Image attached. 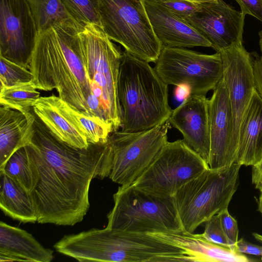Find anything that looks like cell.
<instances>
[{
    "mask_svg": "<svg viewBox=\"0 0 262 262\" xmlns=\"http://www.w3.org/2000/svg\"><path fill=\"white\" fill-rule=\"evenodd\" d=\"M260 194L259 197L258 203V211L262 214V190H260Z\"/></svg>",
    "mask_w": 262,
    "mask_h": 262,
    "instance_id": "cell-37",
    "label": "cell"
},
{
    "mask_svg": "<svg viewBox=\"0 0 262 262\" xmlns=\"http://www.w3.org/2000/svg\"><path fill=\"white\" fill-rule=\"evenodd\" d=\"M0 170L4 171L30 193L34 187L33 177L26 148L16 150L7 160Z\"/></svg>",
    "mask_w": 262,
    "mask_h": 262,
    "instance_id": "cell-27",
    "label": "cell"
},
{
    "mask_svg": "<svg viewBox=\"0 0 262 262\" xmlns=\"http://www.w3.org/2000/svg\"><path fill=\"white\" fill-rule=\"evenodd\" d=\"M37 36L27 0H0V56L29 69Z\"/></svg>",
    "mask_w": 262,
    "mask_h": 262,
    "instance_id": "cell-13",
    "label": "cell"
},
{
    "mask_svg": "<svg viewBox=\"0 0 262 262\" xmlns=\"http://www.w3.org/2000/svg\"><path fill=\"white\" fill-rule=\"evenodd\" d=\"M31 71L0 56V88L32 81Z\"/></svg>",
    "mask_w": 262,
    "mask_h": 262,
    "instance_id": "cell-29",
    "label": "cell"
},
{
    "mask_svg": "<svg viewBox=\"0 0 262 262\" xmlns=\"http://www.w3.org/2000/svg\"><path fill=\"white\" fill-rule=\"evenodd\" d=\"M155 70L168 85H184L190 95H206L223 77L220 52L202 54L183 48L162 47Z\"/></svg>",
    "mask_w": 262,
    "mask_h": 262,
    "instance_id": "cell-10",
    "label": "cell"
},
{
    "mask_svg": "<svg viewBox=\"0 0 262 262\" xmlns=\"http://www.w3.org/2000/svg\"><path fill=\"white\" fill-rule=\"evenodd\" d=\"M223 67V79L228 91L232 115L230 157L235 163L241 122L255 90L253 59L242 42L219 52Z\"/></svg>",
    "mask_w": 262,
    "mask_h": 262,
    "instance_id": "cell-12",
    "label": "cell"
},
{
    "mask_svg": "<svg viewBox=\"0 0 262 262\" xmlns=\"http://www.w3.org/2000/svg\"><path fill=\"white\" fill-rule=\"evenodd\" d=\"M241 7V13L249 14L262 22V0H235Z\"/></svg>",
    "mask_w": 262,
    "mask_h": 262,
    "instance_id": "cell-33",
    "label": "cell"
},
{
    "mask_svg": "<svg viewBox=\"0 0 262 262\" xmlns=\"http://www.w3.org/2000/svg\"><path fill=\"white\" fill-rule=\"evenodd\" d=\"M144 1L151 2H155V3H161V2L168 1V0H144Z\"/></svg>",
    "mask_w": 262,
    "mask_h": 262,
    "instance_id": "cell-41",
    "label": "cell"
},
{
    "mask_svg": "<svg viewBox=\"0 0 262 262\" xmlns=\"http://www.w3.org/2000/svg\"><path fill=\"white\" fill-rule=\"evenodd\" d=\"M53 258V251L45 248L32 234L1 221V262H50Z\"/></svg>",
    "mask_w": 262,
    "mask_h": 262,
    "instance_id": "cell-20",
    "label": "cell"
},
{
    "mask_svg": "<svg viewBox=\"0 0 262 262\" xmlns=\"http://www.w3.org/2000/svg\"><path fill=\"white\" fill-rule=\"evenodd\" d=\"M158 3L174 15L185 19L200 10L202 4L189 0H168Z\"/></svg>",
    "mask_w": 262,
    "mask_h": 262,
    "instance_id": "cell-30",
    "label": "cell"
},
{
    "mask_svg": "<svg viewBox=\"0 0 262 262\" xmlns=\"http://www.w3.org/2000/svg\"><path fill=\"white\" fill-rule=\"evenodd\" d=\"M144 2L153 30L163 47H211L210 42L186 19L158 3Z\"/></svg>",
    "mask_w": 262,
    "mask_h": 262,
    "instance_id": "cell-17",
    "label": "cell"
},
{
    "mask_svg": "<svg viewBox=\"0 0 262 262\" xmlns=\"http://www.w3.org/2000/svg\"><path fill=\"white\" fill-rule=\"evenodd\" d=\"M184 250L192 261L249 262L246 255L230 246L211 242L202 234L181 232L152 234Z\"/></svg>",
    "mask_w": 262,
    "mask_h": 262,
    "instance_id": "cell-19",
    "label": "cell"
},
{
    "mask_svg": "<svg viewBox=\"0 0 262 262\" xmlns=\"http://www.w3.org/2000/svg\"><path fill=\"white\" fill-rule=\"evenodd\" d=\"M0 90V105L24 114L29 113L41 97L32 80Z\"/></svg>",
    "mask_w": 262,
    "mask_h": 262,
    "instance_id": "cell-25",
    "label": "cell"
},
{
    "mask_svg": "<svg viewBox=\"0 0 262 262\" xmlns=\"http://www.w3.org/2000/svg\"><path fill=\"white\" fill-rule=\"evenodd\" d=\"M121 130H146L167 121L172 112L168 88L149 62L122 52L118 81Z\"/></svg>",
    "mask_w": 262,
    "mask_h": 262,
    "instance_id": "cell-4",
    "label": "cell"
},
{
    "mask_svg": "<svg viewBox=\"0 0 262 262\" xmlns=\"http://www.w3.org/2000/svg\"><path fill=\"white\" fill-rule=\"evenodd\" d=\"M262 156V97L254 90L241 124L235 163L252 166Z\"/></svg>",
    "mask_w": 262,
    "mask_h": 262,
    "instance_id": "cell-21",
    "label": "cell"
},
{
    "mask_svg": "<svg viewBox=\"0 0 262 262\" xmlns=\"http://www.w3.org/2000/svg\"><path fill=\"white\" fill-rule=\"evenodd\" d=\"M183 135V140L208 164L210 151L209 99L205 95H189L168 119Z\"/></svg>",
    "mask_w": 262,
    "mask_h": 262,
    "instance_id": "cell-15",
    "label": "cell"
},
{
    "mask_svg": "<svg viewBox=\"0 0 262 262\" xmlns=\"http://www.w3.org/2000/svg\"><path fill=\"white\" fill-rule=\"evenodd\" d=\"M252 69L255 89L262 97V55L253 59Z\"/></svg>",
    "mask_w": 262,
    "mask_h": 262,
    "instance_id": "cell-35",
    "label": "cell"
},
{
    "mask_svg": "<svg viewBox=\"0 0 262 262\" xmlns=\"http://www.w3.org/2000/svg\"><path fill=\"white\" fill-rule=\"evenodd\" d=\"M34 115L24 146L33 177L34 187L30 194L37 222L74 226L89 209L92 179L110 176L111 143L108 138L105 143L90 144L86 148L72 147L56 138Z\"/></svg>",
    "mask_w": 262,
    "mask_h": 262,
    "instance_id": "cell-1",
    "label": "cell"
},
{
    "mask_svg": "<svg viewBox=\"0 0 262 262\" xmlns=\"http://www.w3.org/2000/svg\"><path fill=\"white\" fill-rule=\"evenodd\" d=\"M38 35L63 23L73 20L61 0H27Z\"/></svg>",
    "mask_w": 262,
    "mask_h": 262,
    "instance_id": "cell-24",
    "label": "cell"
},
{
    "mask_svg": "<svg viewBox=\"0 0 262 262\" xmlns=\"http://www.w3.org/2000/svg\"><path fill=\"white\" fill-rule=\"evenodd\" d=\"M36 116L58 140L79 149L90 143L84 133L76 123L66 107V102L52 95L40 97L33 106Z\"/></svg>",
    "mask_w": 262,
    "mask_h": 262,
    "instance_id": "cell-18",
    "label": "cell"
},
{
    "mask_svg": "<svg viewBox=\"0 0 262 262\" xmlns=\"http://www.w3.org/2000/svg\"><path fill=\"white\" fill-rule=\"evenodd\" d=\"M259 46L262 55V30L259 33Z\"/></svg>",
    "mask_w": 262,
    "mask_h": 262,
    "instance_id": "cell-40",
    "label": "cell"
},
{
    "mask_svg": "<svg viewBox=\"0 0 262 262\" xmlns=\"http://www.w3.org/2000/svg\"><path fill=\"white\" fill-rule=\"evenodd\" d=\"M253 235L255 237L256 239H257L258 241H259L260 243L262 244V235L257 233H253Z\"/></svg>",
    "mask_w": 262,
    "mask_h": 262,
    "instance_id": "cell-39",
    "label": "cell"
},
{
    "mask_svg": "<svg viewBox=\"0 0 262 262\" xmlns=\"http://www.w3.org/2000/svg\"><path fill=\"white\" fill-rule=\"evenodd\" d=\"M222 228L229 242L230 246L234 249L238 241V229L237 221L230 214L228 209L220 213Z\"/></svg>",
    "mask_w": 262,
    "mask_h": 262,
    "instance_id": "cell-32",
    "label": "cell"
},
{
    "mask_svg": "<svg viewBox=\"0 0 262 262\" xmlns=\"http://www.w3.org/2000/svg\"><path fill=\"white\" fill-rule=\"evenodd\" d=\"M234 248L241 253L260 256L262 260V246L249 243L243 238L238 240Z\"/></svg>",
    "mask_w": 262,
    "mask_h": 262,
    "instance_id": "cell-34",
    "label": "cell"
},
{
    "mask_svg": "<svg viewBox=\"0 0 262 262\" xmlns=\"http://www.w3.org/2000/svg\"><path fill=\"white\" fill-rule=\"evenodd\" d=\"M193 2H196L198 3H216L217 2V0H189Z\"/></svg>",
    "mask_w": 262,
    "mask_h": 262,
    "instance_id": "cell-38",
    "label": "cell"
},
{
    "mask_svg": "<svg viewBox=\"0 0 262 262\" xmlns=\"http://www.w3.org/2000/svg\"><path fill=\"white\" fill-rule=\"evenodd\" d=\"M241 165L207 169L181 186L173 195L184 232L192 233L202 223L228 209L238 184Z\"/></svg>",
    "mask_w": 262,
    "mask_h": 262,
    "instance_id": "cell-7",
    "label": "cell"
},
{
    "mask_svg": "<svg viewBox=\"0 0 262 262\" xmlns=\"http://www.w3.org/2000/svg\"><path fill=\"white\" fill-rule=\"evenodd\" d=\"M209 100L210 151L208 165L218 170L232 166L229 154L232 115L223 77L213 90Z\"/></svg>",
    "mask_w": 262,
    "mask_h": 262,
    "instance_id": "cell-16",
    "label": "cell"
},
{
    "mask_svg": "<svg viewBox=\"0 0 262 262\" xmlns=\"http://www.w3.org/2000/svg\"><path fill=\"white\" fill-rule=\"evenodd\" d=\"M102 29L125 51L156 62L162 45L153 30L144 0H99Z\"/></svg>",
    "mask_w": 262,
    "mask_h": 262,
    "instance_id": "cell-8",
    "label": "cell"
},
{
    "mask_svg": "<svg viewBox=\"0 0 262 262\" xmlns=\"http://www.w3.org/2000/svg\"><path fill=\"white\" fill-rule=\"evenodd\" d=\"M169 120L151 128L112 133L113 159L109 178L121 186L134 184L157 159L167 141Z\"/></svg>",
    "mask_w": 262,
    "mask_h": 262,
    "instance_id": "cell-9",
    "label": "cell"
},
{
    "mask_svg": "<svg viewBox=\"0 0 262 262\" xmlns=\"http://www.w3.org/2000/svg\"><path fill=\"white\" fill-rule=\"evenodd\" d=\"M0 208L6 215L19 222L37 221L30 193L3 170H0Z\"/></svg>",
    "mask_w": 262,
    "mask_h": 262,
    "instance_id": "cell-23",
    "label": "cell"
},
{
    "mask_svg": "<svg viewBox=\"0 0 262 262\" xmlns=\"http://www.w3.org/2000/svg\"><path fill=\"white\" fill-rule=\"evenodd\" d=\"M83 28L70 20L38 34L29 69L38 90L55 89L72 107L92 115L88 105L92 91L79 36Z\"/></svg>",
    "mask_w": 262,
    "mask_h": 262,
    "instance_id": "cell-2",
    "label": "cell"
},
{
    "mask_svg": "<svg viewBox=\"0 0 262 262\" xmlns=\"http://www.w3.org/2000/svg\"><path fill=\"white\" fill-rule=\"evenodd\" d=\"M245 16L223 0L202 3L200 10L186 20L220 52L242 42Z\"/></svg>",
    "mask_w": 262,
    "mask_h": 262,
    "instance_id": "cell-14",
    "label": "cell"
},
{
    "mask_svg": "<svg viewBox=\"0 0 262 262\" xmlns=\"http://www.w3.org/2000/svg\"><path fill=\"white\" fill-rule=\"evenodd\" d=\"M79 36L92 91L88 100L90 113L108 124L113 132L118 131L122 121L118 95L122 52L96 25L85 26Z\"/></svg>",
    "mask_w": 262,
    "mask_h": 262,
    "instance_id": "cell-5",
    "label": "cell"
},
{
    "mask_svg": "<svg viewBox=\"0 0 262 262\" xmlns=\"http://www.w3.org/2000/svg\"><path fill=\"white\" fill-rule=\"evenodd\" d=\"M209 168L183 139L168 141L152 165L133 184L157 194L173 196L181 186Z\"/></svg>",
    "mask_w": 262,
    "mask_h": 262,
    "instance_id": "cell-11",
    "label": "cell"
},
{
    "mask_svg": "<svg viewBox=\"0 0 262 262\" xmlns=\"http://www.w3.org/2000/svg\"><path fill=\"white\" fill-rule=\"evenodd\" d=\"M71 18L84 28L95 25L102 29L99 0H61Z\"/></svg>",
    "mask_w": 262,
    "mask_h": 262,
    "instance_id": "cell-28",
    "label": "cell"
},
{
    "mask_svg": "<svg viewBox=\"0 0 262 262\" xmlns=\"http://www.w3.org/2000/svg\"><path fill=\"white\" fill-rule=\"evenodd\" d=\"M252 166V182L260 191L262 190V156Z\"/></svg>",
    "mask_w": 262,
    "mask_h": 262,
    "instance_id": "cell-36",
    "label": "cell"
},
{
    "mask_svg": "<svg viewBox=\"0 0 262 262\" xmlns=\"http://www.w3.org/2000/svg\"><path fill=\"white\" fill-rule=\"evenodd\" d=\"M34 115L0 105V168L30 138Z\"/></svg>",
    "mask_w": 262,
    "mask_h": 262,
    "instance_id": "cell-22",
    "label": "cell"
},
{
    "mask_svg": "<svg viewBox=\"0 0 262 262\" xmlns=\"http://www.w3.org/2000/svg\"><path fill=\"white\" fill-rule=\"evenodd\" d=\"M66 107L90 143L103 144L107 142L110 135L113 133L108 124L97 117L88 115L72 107L67 102Z\"/></svg>",
    "mask_w": 262,
    "mask_h": 262,
    "instance_id": "cell-26",
    "label": "cell"
},
{
    "mask_svg": "<svg viewBox=\"0 0 262 262\" xmlns=\"http://www.w3.org/2000/svg\"><path fill=\"white\" fill-rule=\"evenodd\" d=\"M54 247L79 261H192L184 250L154 234L106 227L66 235Z\"/></svg>",
    "mask_w": 262,
    "mask_h": 262,
    "instance_id": "cell-3",
    "label": "cell"
},
{
    "mask_svg": "<svg viewBox=\"0 0 262 262\" xmlns=\"http://www.w3.org/2000/svg\"><path fill=\"white\" fill-rule=\"evenodd\" d=\"M113 199L107 228L148 234L183 231L173 196L157 194L132 184L119 186Z\"/></svg>",
    "mask_w": 262,
    "mask_h": 262,
    "instance_id": "cell-6",
    "label": "cell"
},
{
    "mask_svg": "<svg viewBox=\"0 0 262 262\" xmlns=\"http://www.w3.org/2000/svg\"><path fill=\"white\" fill-rule=\"evenodd\" d=\"M202 234L204 237L211 242L230 246L222 228L219 213L213 216L206 222L204 232Z\"/></svg>",
    "mask_w": 262,
    "mask_h": 262,
    "instance_id": "cell-31",
    "label": "cell"
}]
</instances>
